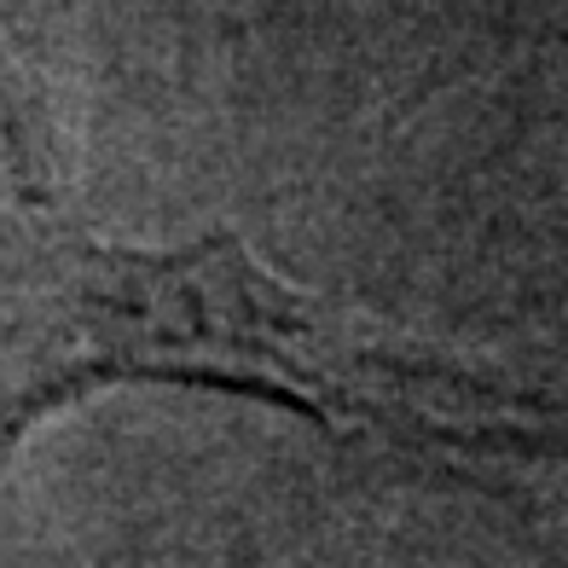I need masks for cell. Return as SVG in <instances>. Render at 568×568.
<instances>
[{"label": "cell", "instance_id": "1", "mask_svg": "<svg viewBox=\"0 0 568 568\" xmlns=\"http://www.w3.org/2000/svg\"><path fill=\"white\" fill-rule=\"evenodd\" d=\"M99 383H210L442 442H568V406L377 343V331L262 273L232 232L169 255L47 250L0 435L18 442L41 412Z\"/></svg>", "mask_w": 568, "mask_h": 568}]
</instances>
